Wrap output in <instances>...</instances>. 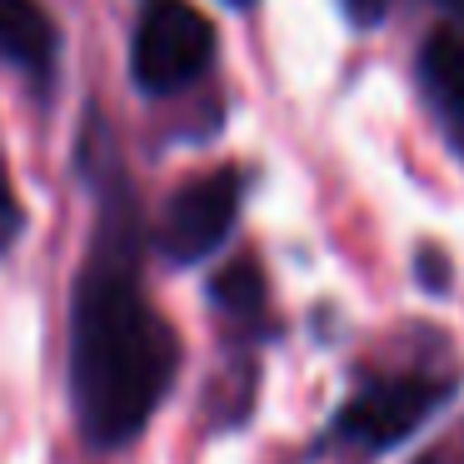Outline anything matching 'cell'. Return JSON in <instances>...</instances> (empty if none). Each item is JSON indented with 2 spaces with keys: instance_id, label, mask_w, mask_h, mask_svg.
<instances>
[{
  "instance_id": "10",
  "label": "cell",
  "mask_w": 464,
  "mask_h": 464,
  "mask_svg": "<svg viewBox=\"0 0 464 464\" xmlns=\"http://www.w3.org/2000/svg\"><path fill=\"white\" fill-rule=\"evenodd\" d=\"M414 464H464V430L450 434V440H440L434 450H424Z\"/></svg>"
},
{
  "instance_id": "5",
  "label": "cell",
  "mask_w": 464,
  "mask_h": 464,
  "mask_svg": "<svg viewBox=\"0 0 464 464\" xmlns=\"http://www.w3.org/2000/svg\"><path fill=\"white\" fill-rule=\"evenodd\" d=\"M420 85L464 155V21H450L420 45Z\"/></svg>"
},
{
  "instance_id": "3",
  "label": "cell",
  "mask_w": 464,
  "mask_h": 464,
  "mask_svg": "<svg viewBox=\"0 0 464 464\" xmlns=\"http://www.w3.org/2000/svg\"><path fill=\"white\" fill-rule=\"evenodd\" d=\"M240 195H245L240 170H210V175L185 180L170 195V205L160 215V230H155L160 255L175 265H200L205 255H215L225 245V235L235 230Z\"/></svg>"
},
{
  "instance_id": "4",
  "label": "cell",
  "mask_w": 464,
  "mask_h": 464,
  "mask_svg": "<svg viewBox=\"0 0 464 464\" xmlns=\"http://www.w3.org/2000/svg\"><path fill=\"white\" fill-rule=\"evenodd\" d=\"M454 394L450 380L434 374H394V380H374L354 394L334 420V434L360 450H390L404 434H414L444 400Z\"/></svg>"
},
{
  "instance_id": "12",
  "label": "cell",
  "mask_w": 464,
  "mask_h": 464,
  "mask_svg": "<svg viewBox=\"0 0 464 464\" xmlns=\"http://www.w3.org/2000/svg\"><path fill=\"white\" fill-rule=\"evenodd\" d=\"M230 5H250V0H230Z\"/></svg>"
},
{
  "instance_id": "6",
  "label": "cell",
  "mask_w": 464,
  "mask_h": 464,
  "mask_svg": "<svg viewBox=\"0 0 464 464\" xmlns=\"http://www.w3.org/2000/svg\"><path fill=\"white\" fill-rule=\"evenodd\" d=\"M55 55H61V35L41 0H0V61L45 85L55 75Z\"/></svg>"
},
{
  "instance_id": "7",
  "label": "cell",
  "mask_w": 464,
  "mask_h": 464,
  "mask_svg": "<svg viewBox=\"0 0 464 464\" xmlns=\"http://www.w3.org/2000/svg\"><path fill=\"white\" fill-rule=\"evenodd\" d=\"M210 300L220 304L225 314H235V320L260 314L265 310V280H260V270H255V260L225 265V270L215 275V285H210Z\"/></svg>"
},
{
  "instance_id": "1",
  "label": "cell",
  "mask_w": 464,
  "mask_h": 464,
  "mask_svg": "<svg viewBox=\"0 0 464 464\" xmlns=\"http://www.w3.org/2000/svg\"><path fill=\"white\" fill-rule=\"evenodd\" d=\"M180 364V340L140 285V210L125 180L101 190V230L75 280L71 394L81 434L121 450L150 424Z\"/></svg>"
},
{
  "instance_id": "2",
  "label": "cell",
  "mask_w": 464,
  "mask_h": 464,
  "mask_svg": "<svg viewBox=\"0 0 464 464\" xmlns=\"http://www.w3.org/2000/svg\"><path fill=\"white\" fill-rule=\"evenodd\" d=\"M215 61V25L190 0H145L130 35V75L145 95H175Z\"/></svg>"
},
{
  "instance_id": "11",
  "label": "cell",
  "mask_w": 464,
  "mask_h": 464,
  "mask_svg": "<svg viewBox=\"0 0 464 464\" xmlns=\"http://www.w3.org/2000/svg\"><path fill=\"white\" fill-rule=\"evenodd\" d=\"M434 5H450V11H464V0H434Z\"/></svg>"
},
{
  "instance_id": "8",
  "label": "cell",
  "mask_w": 464,
  "mask_h": 464,
  "mask_svg": "<svg viewBox=\"0 0 464 464\" xmlns=\"http://www.w3.org/2000/svg\"><path fill=\"white\" fill-rule=\"evenodd\" d=\"M25 215H21V200H15V185L11 175H5V165H0V255L15 245V235H21Z\"/></svg>"
},
{
  "instance_id": "9",
  "label": "cell",
  "mask_w": 464,
  "mask_h": 464,
  "mask_svg": "<svg viewBox=\"0 0 464 464\" xmlns=\"http://www.w3.org/2000/svg\"><path fill=\"white\" fill-rule=\"evenodd\" d=\"M340 11L350 15L354 25H380L384 11H390V0H340Z\"/></svg>"
}]
</instances>
